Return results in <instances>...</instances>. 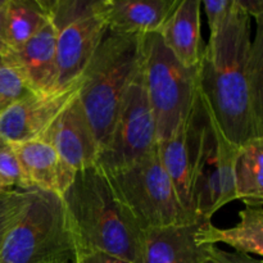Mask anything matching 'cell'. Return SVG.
<instances>
[{"label": "cell", "instance_id": "cell-1", "mask_svg": "<svg viewBox=\"0 0 263 263\" xmlns=\"http://www.w3.org/2000/svg\"><path fill=\"white\" fill-rule=\"evenodd\" d=\"M233 0L197 67L198 94L213 125L236 149L263 138V18Z\"/></svg>", "mask_w": 263, "mask_h": 263}, {"label": "cell", "instance_id": "cell-2", "mask_svg": "<svg viewBox=\"0 0 263 263\" xmlns=\"http://www.w3.org/2000/svg\"><path fill=\"white\" fill-rule=\"evenodd\" d=\"M61 198L79 253L103 252L134 263L141 230L117 199L98 164L76 171Z\"/></svg>", "mask_w": 263, "mask_h": 263}, {"label": "cell", "instance_id": "cell-3", "mask_svg": "<svg viewBox=\"0 0 263 263\" xmlns=\"http://www.w3.org/2000/svg\"><path fill=\"white\" fill-rule=\"evenodd\" d=\"M140 36L108 32L80 77L79 100L97 138L99 152L115 126L126 91L141 63Z\"/></svg>", "mask_w": 263, "mask_h": 263}, {"label": "cell", "instance_id": "cell-4", "mask_svg": "<svg viewBox=\"0 0 263 263\" xmlns=\"http://www.w3.org/2000/svg\"><path fill=\"white\" fill-rule=\"evenodd\" d=\"M77 256L62 198L31 189L27 207L3 246L0 263H76Z\"/></svg>", "mask_w": 263, "mask_h": 263}, {"label": "cell", "instance_id": "cell-5", "mask_svg": "<svg viewBox=\"0 0 263 263\" xmlns=\"http://www.w3.org/2000/svg\"><path fill=\"white\" fill-rule=\"evenodd\" d=\"M104 174L117 199L141 231L195 221L180 203L157 148L134 163Z\"/></svg>", "mask_w": 263, "mask_h": 263}, {"label": "cell", "instance_id": "cell-6", "mask_svg": "<svg viewBox=\"0 0 263 263\" xmlns=\"http://www.w3.org/2000/svg\"><path fill=\"white\" fill-rule=\"evenodd\" d=\"M141 71L158 144L167 140L189 115L198 97L197 67L180 63L157 32L143 36Z\"/></svg>", "mask_w": 263, "mask_h": 263}, {"label": "cell", "instance_id": "cell-7", "mask_svg": "<svg viewBox=\"0 0 263 263\" xmlns=\"http://www.w3.org/2000/svg\"><path fill=\"white\" fill-rule=\"evenodd\" d=\"M57 36L59 90L72 86L107 33L102 0H44Z\"/></svg>", "mask_w": 263, "mask_h": 263}, {"label": "cell", "instance_id": "cell-8", "mask_svg": "<svg viewBox=\"0 0 263 263\" xmlns=\"http://www.w3.org/2000/svg\"><path fill=\"white\" fill-rule=\"evenodd\" d=\"M156 148V123L140 63L123 98L109 139L99 152L97 164L103 171H112L144 158Z\"/></svg>", "mask_w": 263, "mask_h": 263}, {"label": "cell", "instance_id": "cell-9", "mask_svg": "<svg viewBox=\"0 0 263 263\" xmlns=\"http://www.w3.org/2000/svg\"><path fill=\"white\" fill-rule=\"evenodd\" d=\"M236 151L208 116L190 192V213L195 221H211L218 210L236 199L234 181Z\"/></svg>", "mask_w": 263, "mask_h": 263}, {"label": "cell", "instance_id": "cell-10", "mask_svg": "<svg viewBox=\"0 0 263 263\" xmlns=\"http://www.w3.org/2000/svg\"><path fill=\"white\" fill-rule=\"evenodd\" d=\"M207 122V110L198 94L189 115L176 131L167 140L157 144L162 166L174 184L180 203L190 216L193 175L202 151Z\"/></svg>", "mask_w": 263, "mask_h": 263}, {"label": "cell", "instance_id": "cell-11", "mask_svg": "<svg viewBox=\"0 0 263 263\" xmlns=\"http://www.w3.org/2000/svg\"><path fill=\"white\" fill-rule=\"evenodd\" d=\"M80 80L72 86L48 94H32L0 115V140L9 144L37 140L57 116L79 94Z\"/></svg>", "mask_w": 263, "mask_h": 263}, {"label": "cell", "instance_id": "cell-12", "mask_svg": "<svg viewBox=\"0 0 263 263\" xmlns=\"http://www.w3.org/2000/svg\"><path fill=\"white\" fill-rule=\"evenodd\" d=\"M39 140L49 144L74 171L89 168L98 162L99 145L79 94L57 116Z\"/></svg>", "mask_w": 263, "mask_h": 263}, {"label": "cell", "instance_id": "cell-13", "mask_svg": "<svg viewBox=\"0 0 263 263\" xmlns=\"http://www.w3.org/2000/svg\"><path fill=\"white\" fill-rule=\"evenodd\" d=\"M208 221L141 231L134 263H202L210 246L198 243L200 228Z\"/></svg>", "mask_w": 263, "mask_h": 263}, {"label": "cell", "instance_id": "cell-14", "mask_svg": "<svg viewBox=\"0 0 263 263\" xmlns=\"http://www.w3.org/2000/svg\"><path fill=\"white\" fill-rule=\"evenodd\" d=\"M3 61L18 69L33 92L48 94L59 90L57 36L50 21Z\"/></svg>", "mask_w": 263, "mask_h": 263}, {"label": "cell", "instance_id": "cell-15", "mask_svg": "<svg viewBox=\"0 0 263 263\" xmlns=\"http://www.w3.org/2000/svg\"><path fill=\"white\" fill-rule=\"evenodd\" d=\"M177 0H102L108 32L125 36L157 33Z\"/></svg>", "mask_w": 263, "mask_h": 263}, {"label": "cell", "instance_id": "cell-16", "mask_svg": "<svg viewBox=\"0 0 263 263\" xmlns=\"http://www.w3.org/2000/svg\"><path fill=\"white\" fill-rule=\"evenodd\" d=\"M12 146L32 189L59 197L64 194L73 181L76 171L49 144L37 139L12 144Z\"/></svg>", "mask_w": 263, "mask_h": 263}, {"label": "cell", "instance_id": "cell-17", "mask_svg": "<svg viewBox=\"0 0 263 263\" xmlns=\"http://www.w3.org/2000/svg\"><path fill=\"white\" fill-rule=\"evenodd\" d=\"M200 0H177L159 36L168 50L185 67H198L202 55Z\"/></svg>", "mask_w": 263, "mask_h": 263}, {"label": "cell", "instance_id": "cell-18", "mask_svg": "<svg viewBox=\"0 0 263 263\" xmlns=\"http://www.w3.org/2000/svg\"><path fill=\"white\" fill-rule=\"evenodd\" d=\"M239 222L229 229H218L211 221L204 222L197 240L202 246L223 243L235 252L263 256V204H246L239 212Z\"/></svg>", "mask_w": 263, "mask_h": 263}, {"label": "cell", "instance_id": "cell-19", "mask_svg": "<svg viewBox=\"0 0 263 263\" xmlns=\"http://www.w3.org/2000/svg\"><path fill=\"white\" fill-rule=\"evenodd\" d=\"M48 22L44 0H5L4 36L9 53L21 48Z\"/></svg>", "mask_w": 263, "mask_h": 263}, {"label": "cell", "instance_id": "cell-20", "mask_svg": "<svg viewBox=\"0 0 263 263\" xmlns=\"http://www.w3.org/2000/svg\"><path fill=\"white\" fill-rule=\"evenodd\" d=\"M236 199L244 204H263V138L238 148L234 161Z\"/></svg>", "mask_w": 263, "mask_h": 263}, {"label": "cell", "instance_id": "cell-21", "mask_svg": "<svg viewBox=\"0 0 263 263\" xmlns=\"http://www.w3.org/2000/svg\"><path fill=\"white\" fill-rule=\"evenodd\" d=\"M31 190H10L0 194V252L30 200Z\"/></svg>", "mask_w": 263, "mask_h": 263}, {"label": "cell", "instance_id": "cell-22", "mask_svg": "<svg viewBox=\"0 0 263 263\" xmlns=\"http://www.w3.org/2000/svg\"><path fill=\"white\" fill-rule=\"evenodd\" d=\"M35 94L12 64L0 63V115L14 103ZM37 94V92H36Z\"/></svg>", "mask_w": 263, "mask_h": 263}, {"label": "cell", "instance_id": "cell-23", "mask_svg": "<svg viewBox=\"0 0 263 263\" xmlns=\"http://www.w3.org/2000/svg\"><path fill=\"white\" fill-rule=\"evenodd\" d=\"M0 179L12 190H31L12 144L0 140Z\"/></svg>", "mask_w": 263, "mask_h": 263}, {"label": "cell", "instance_id": "cell-24", "mask_svg": "<svg viewBox=\"0 0 263 263\" xmlns=\"http://www.w3.org/2000/svg\"><path fill=\"white\" fill-rule=\"evenodd\" d=\"M200 3L204 7L205 14H207L210 33L215 32L221 21L228 14L231 4H233V0H204Z\"/></svg>", "mask_w": 263, "mask_h": 263}, {"label": "cell", "instance_id": "cell-25", "mask_svg": "<svg viewBox=\"0 0 263 263\" xmlns=\"http://www.w3.org/2000/svg\"><path fill=\"white\" fill-rule=\"evenodd\" d=\"M208 253L221 263H263L261 259L254 258L251 254L240 253V252H226L216 246H210Z\"/></svg>", "mask_w": 263, "mask_h": 263}, {"label": "cell", "instance_id": "cell-26", "mask_svg": "<svg viewBox=\"0 0 263 263\" xmlns=\"http://www.w3.org/2000/svg\"><path fill=\"white\" fill-rule=\"evenodd\" d=\"M76 263H133L120 257L110 256L103 252H82L77 256Z\"/></svg>", "mask_w": 263, "mask_h": 263}, {"label": "cell", "instance_id": "cell-27", "mask_svg": "<svg viewBox=\"0 0 263 263\" xmlns=\"http://www.w3.org/2000/svg\"><path fill=\"white\" fill-rule=\"evenodd\" d=\"M239 5L254 20L263 18V2L262 0H238Z\"/></svg>", "mask_w": 263, "mask_h": 263}, {"label": "cell", "instance_id": "cell-28", "mask_svg": "<svg viewBox=\"0 0 263 263\" xmlns=\"http://www.w3.org/2000/svg\"><path fill=\"white\" fill-rule=\"evenodd\" d=\"M4 8L5 0H0V57L2 58L7 57L9 53L4 36Z\"/></svg>", "mask_w": 263, "mask_h": 263}, {"label": "cell", "instance_id": "cell-29", "mask_svg": "<svg viewBox=\"0 0 263 263\" xmlns=\"http://www.w3.org/2000/svg\"><path fill=\"white\" fill-rule=\"evenodd\" d=\"M10 187L8 186L7 184H5L4 181H3L2 179H0V194H3V193H7V192H10ZM15 190V189H14Z\"/></svg>", "mask_w": 263, "mask_h": 263}, {"label": "cell", "instance_id": "cell-30", "mask_svg": "<svg viewBox=\"0 0 263 263\" xmlns=\"http://www.w3.org/2000/svg\"><path fill=\"white\" fill-rule=\"evenodd\" d=\"M208 249H210V248H208ZM202 263H221V262H218L217 259H215L212 256H210V253H208L207 257H205V259Z\"/></svg>", "mask_w": 263, "mask_h": 263}, {"label": "cell", "instance_id": "cell-31", "mask_svg": "<svg viewBox=\"0 0 263 263\" xmlns=\"http://www.w3.org/2000/svg\"><path fill=\"white\" fill-rule=\"evenodd\" d=\"M2 62H3V58H2V57H0V63H2Z\"/></svg>", "mask_w": 263, "mask_h": 263}, {"label": "cell", "instance_id": "cell-32", "mask_svg": "<svg viewBox=\"0 0 263 263\" xmlns=\"http://www.w3.org/2000/svg\"><path fill=\"white\" fill-rule=\"evenodd\" d=\"M54 263H59V262H54Z\"/></svg>", "mask_w": 263, "mask_h": 263}]
</instances>
